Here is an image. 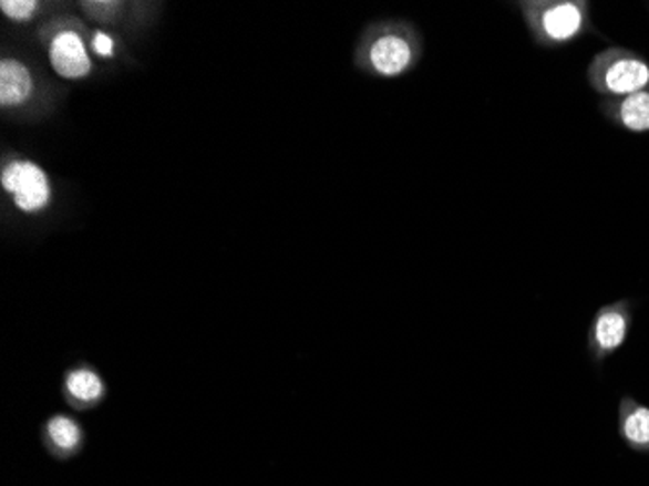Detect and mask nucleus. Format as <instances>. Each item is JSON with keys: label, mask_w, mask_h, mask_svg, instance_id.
<instances>
[{"label": "nucleus", "mask_w": 649, "mask_h": 486, "mask_svg": "<svg viewBox=\"0 0 649 486\" xmlns=\"http://www.w3.org/2000/svg\"><path fill=\"white\" fill-rule=\"evenodd\" d=\"M64 391L72 405L80 409L94 407L105 395V383L90 366L72 368L64 378Z\"/></svg>", "instance_id": "9"}, {"label": "nucleus", "mask_w": 649, "mask_h": 486, "mask_svg": "<svg viewBox=\"0 0 649 486\" xmlns=\"http://www.w3.org/2000/svg\"><path fill=\"white\" fill-rule=\"evenodd\" d=\"M2 187L22 213H41L51 203L48 174L30 159L10 162L2 169Z\"/></svg>", "instance_id": "4"}, {"label": "nucleus", "mask_w": 649, "mask_h": 486, "mask_svg": "<svg viewBox=\"0 0 649 486\" xmlns=\"http://www.w3.org/2000/svg\"><path fill=\"white\" fill-rule=\"evenodd\" d=\"M617 115L628 131H649V92L641 90L632 96H626L622 104L618 105Z\"/></svg>", "instance_id": "11"}, {"label": "nucleus", "mask_w": 649, "mask_h": 486, "mask_svg": "<svg viewBox=\"0 0 649 486\" xmlns=\"http://www.w3.org/2000/svg\"><path fill=\"white\" fill-rule=\"evenodd\" d=\"M92 49L97 56L102 59H112L115 55V40L110 33L95 32L92 38Z\"/></svg>", "instance_id": "13"}, {"label": "nucleus", "mask_w": 649, "mask_h": 486, "mask_svg": "<svg viewBox=\"0 0 649 486\" xmlns=\"http://www.w3.org/2000/svg\"><path fill=\"white\" fill-rule=\"evenodd\" d=\"M43 440L49 452L55 455L56 459H71L72 455L79 454L82 447L84 432L71 416L55 415L45 423Z\"/></svg>", "instance_id": "7"}, {"label": "nucleus", "mask_w": 649, "mask_h": 486, "mask_svg": "<svg viewBox=\"0 0 649 486\" xmlns=\"http://www.w3.org/2000/svg\"><path fill=\"white\" fill-rule=\"evenodd\" d=\"M364 66L383 79H395L411 71L419 61V40L403 28H388L365 41Z\"/></svg>", "instance_id": "2"}, {"label": "nucleus", "mask_w": 649, "mask_h": 486, "mask_svg": "<svg viewBox=\"0 0 649 486\" xmlns=\"http://www.w3.org/2000/svg\"><path fill=\"white\" fill-rule=\"evenodd\" d=\"M594 86L617 96H632L648 86L649 64L626 51H607L591 66Z\"/></svg>", "instance_id": "3"}, {"label": "nucleus", "mask_w": 649, "mask_h": 486, "mask_svg": "<svg viewBox=\"0 0 649 486\" xmlns=\"http://www.w3.org/2000/svg\"><path fill=\"white\" fill-rule=\"evenodd\" d=\"M33 94L32 72L18 59H4L0 63V105L18 107Z\"/></svg>", "instance_id": "8"}, {"label": "nucleus", "mask_w": 649, "mask_h": 486, "mask_svg": "<svg viewBox=\"0 0 649 486\" xmlns=\"http://www.w3.org/2000/svg\"><path fill=\"white\" fill-rule=\"evenodd\" d=\"M530 40L538 48H556L576 40L586 28V4L571 0H529L515 4Z\"/></svg>", "instance_id": "1"}, {"label": "nucleus", "mask_w": 649, "mask_h": 486, "mask_svg": "<svg viewBox=\"0 0 649 486\" xmlns=\"http://www.w3.org/2000/svg\"><path fill=\"white\" fill-rule=\"evenodd\" d=\"M38 9H40V4L33 2V0H2L0 2L2 14L10 18V20H17V22L32 20Z\"/></svg>", "instance_id": "12"}, {"label": "nucleus", "mask_w": 649, "mask_h": 486, "mask_svg": "<svg viewBox=\"0 0 649 486\" xmlns=\"http://www.w3.org/2000/svg\"><path fill=\"white\" fill-rule=\"evenodd\" d=\"M628 328L630 319L622 303L599 310L591 325V347L595 354L602 359L610 352L618 351L625 344Z\"/></svg>", "instance_id": "6"}, {"label": "nucleus", "mask_w": 649, "mask_h": 486, "mask_svg": "<svg viewBox=\"0 0 649 486\" xmlns=\"http://www.w3.org/2000/svg\"><path fill=\"white\" fill-rule=\"evenodd\" d=\"M620 431L628 446L636 449H649V409L641 407L630 399H625Z\"/></svg>", "instance_id": "10"}, {"label": "nucleus", "mask_w": 649, "mask_h": 486, "mask_svg": "<svg viewBox=\"0 0 649 486\" xmlns=\"http://www.w3.org/2000/svg\"><path fill=\"white\" fill-rule=\"evenodd\" d=\"M49 61L53 71L66 80L84 79L92 71V59L86 43L74 30H63L51 40Z\"/></svg>", "instance_id": "5"}]
</instances>
